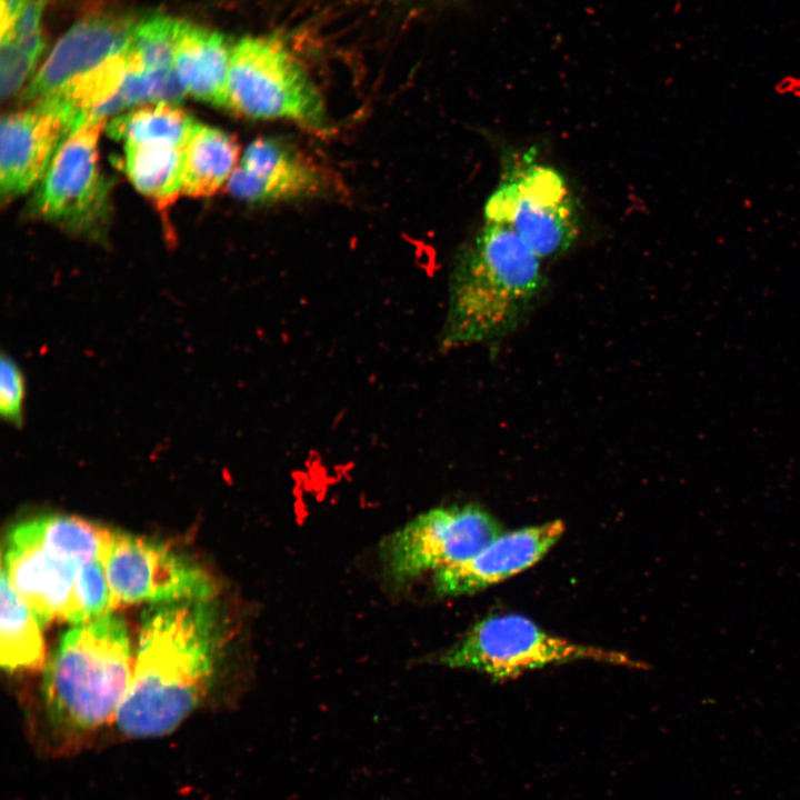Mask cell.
<instances>
[{
    "label": "cell",
    "mask_w": 800,
    "mask_h": 800,
    "mask_svg": "<svg viewBox=\"0 0 800 800\" xmlns=\"http://www.w3.org/2000/svg\"><path fill=\"white\" fill-rule=\"evenodd\" d=\"M212 600L157 603L141 618L129 689L113 722L127 738L174 730L209 692L222 649Z\"/></svg>",
    "instance_id": "6da1fadb"
},
{
    "label": "cell",
    "mask_w": 800,
    "mask_h": 800,
    "mask_svg": "<svg viewBox=\"0 0 800 800\" xmlns=\"http://www.w3.org/2000/svg\"><path fill=\"white\" fill-rule=\"evenodd\" d=\"M133 666L121 618L109 613L69 629L44 671L46 750L54 756L78 750L90 733L113 720Z\"/></svg>",
    "instance_id": "7a4b0ae2"
},
{
    "label": "cell",
    "mask_w": 800,
    "mask_h": 800,
    "mask_svg": "<svg viewBox=\"0 0 800 800\" xmlns=\"http://www.w3.org/2000/svg\"><path fill=\"white\" fill-rule=\"evenodd\" d=\"M541 261L510 228L484 221L457 259L442 347L514 329L544 286Z\"/></svg>",
    "instance_id": "3957f363"
},
{
    "label": "cell",
    "mask_w": 800,
    "mask_h": 800,
    "mask_svg": "<svg viewBox=\"0 0 800 800\" xmlns=\"http://www.w3.org/2000/svg\"><path fill=\"white\" fill-rule=\"evenodd\" d=\"M441 664L509 680L531 670L573 661H594L646 669L619 651L578 643L556 636L517 613L491 614L476 622L439 656Z\"/></svg>",
    "instance_id": "277c9868"
},
{
    "label": "cell",
    "mask_w": 800,
    "mask_h": 800,
    "mask_svg": "<svg viewBox=\"0 0 800 800\" xmlns=\"http://www.w3.org/2000/svg\"><path fill=\"white\" fill-rule=\"evenodd\" d=\"M483 213L484 221L510 228L541 259L568 251L580 232L578 202L567 180L533 159L506 170Z\"/></svg>",
    "instance_id": "5b68a950"
},
{
    "label": "cell",
    "mask_w": 800,
    "mask_h": 800,
    "mask_svg": "<svg viewBox=\"0 0 800 800\" xmlns=\"http://www.w3.org/2000/svg\"><path fill=\"white\" fill-rule=\"evenodd\" d=\"M227 108L257 119H289L322 129V98L301 64L274 38L248 37L231 48Z\"/></svg>",
    "instance_id": "8992f818"
},
{
    "label": "cell",
    "mask_w": 800,
    "mask_h": 800,
    "mask_svg": "<svg viewBox=\"0 0 800 800\" xmlns=\"http://www.w3.org/2000/svg\"><path fill=\"white\" fill-rule=\"evenodd\" d=\"M501 532L479 506L437 507L384 538L379 549L382 569L392 582L408 583L470 559Z\"/></svg>",
    "instance_id": "52a82bcc"
},
{
    "label": "cell",
    "mask_w": 800,
    "mask_h": 800,
    "mask_svg": "<svg viewBox=\"0 0 800 800\" xmlns=\"http://www.w3.org/2000/svg\"><path fill=\"white\" fill-rule=\"evenodd\" d=\"M114 606L213 600V578L196 560L168 544L113 533L104 558Z\"/></svg>",
    "instance_id": "ba28073f"
},
{
    "label": "cell",
    "mask_w": 800,
    "mask_h": 800,
    "mask_svg": "<svg viewBox=\"0 0 800 800\" xmlns=\"http://www.w3.org/2000/svg\"><path fill=\"white\" fill-rule=\"evenodd\" d=\"M106 119H90L58 147L33 199L44 220L81 230L93 226L107 204V183L99 169V136Z\"/></svg>",
    "instance_id": "9c48e42d"
},
{
    "label": "cell",
    "mask_w": 800,
    "mask_h": 800,
    "mask_svg": "<svg viewBox=\"0 0 800 800\" xmlns=\"http://www.w3.org/2000/svg\"><path fill=\"white\" fill-rule=\"evenodd\" d=\"M81 566L42 539L30 519L7 534L1 572L43 628L52 620L74 623V584Z\"/></svg>",
    "instance_id": "30bf717a"
},
{
    "label": "cell",
    "mask_w": 800,
    "mask_h": 800,
    "mask_svg": "<svg viewBox=\"0 0 800 800\" xmlns=\"http://www.w3.org/2000/svg\"><path fill=\"white\" fill-rule=\"evenodd\" d=\"M73 131L66 109L52 98L6 114L0 130V194L3 202L29 191Z\"/></svg>",
    "instance_id": "8fae6325"
},
{
    "label": "cell",
    "mask_w": 800,
    "mask_h": 800,
    "mask_svg": "<svg viewBox=\"0 0 800 800\" xmlns=\"http://www.w3.org/2000/svg\"><path fill=\"white\" fill-rule=\"evenodd\" d=\"M564 529L561 520H553L501 532L470 559L436 572V592L458 597L500 583L539 562Z\"/></svg>",
    "instance_id": "7c38bea8"
},
{
    "label": "cell",
    "mask_w": 800,
    "mask_h": 800,
    "mask_svg": "<svg viewBox=\"0 0 800 800\" xmlns=\"http://www.w3.org/2000/svg\"><path fill=\"white\" fill-rule=\"evenodd\" d=\"M138 22L117 14H97L74 23L56 43L27 87L23 101L43 100L76 78L123 52Z\"/></svg>",
    "instance_id": "4fadbf2b"
},
{
    "label": "cell",
    "mask_w": 800,
    "mask_h": 800,
    "mask_svg": "<svg viewBox=\"0 0 800 800\" xmlns=\"http://www.w3.org/2000/svg\"><path fill=\"white\" fill-rule=\"evenodd\" d=\"M323 184L320 169L290 144L261 137L246 149L227 187L230 193L251 202H268L310 196Z\"/></svg>",
    "instance_id": "5bb4252c"
},
{
    "label": "cell",
    "mask_w": 800,
    "mask_h": 800,
    "mask_svg": "<svg viewBox=\"0 0 800 800\" xmlns=\"http://www.w3.org/2000/svg\"><path fill=\"white\" fill-rule=\"evenodd\" d=\"M231 48L221 33L179 20L173 66L184 92L227 108Z\"/></svg>",
    "instance_id": "9a60e30c"
},
{
    "label": "cell",
    "mask_w": 800,
    "mask_h": 800,
    "mask_svg": "<svg viewBox=\"0 0 800 800\" xmlns=\"http://www.w3.org/2000/svg\"><path fill=\"white\" fill-rule=\"evenodd\" d=\"M239 144L221 129L196 123L183 147L182 193L199 198L214 194L237 168Z\"/></svg>",
    "instance_id": "2e32d148"
},
{
    "label": "cell",
    "mask_w": 800,
    "mask_h": 800,
    "mask_svg": "<svg viewBox=\"0 0 800 800\" xmlns=\"http://www.w3.org/2000/svg\"><path fill=\"white\" fill-rule=\"evenodd\" d=\"M0 664L9 672L44 663L43 627L1 572Z\"/></svg>",
    "instance_id": "e0dca14e"
},
{
    "label": "cell",
    "mask_w": 800,
    "mask_h": 800,
    "mask_svg": "<svg viewBox=\"0 0 800 800\" xmlns=\"http://www.w3.org/2000/svg\"><path fill=\"white\" fill-rule=\"evenodd\" d=\"M182 157L183 147L126 144L124 170L136 189L164 210L182 193Z\"/></svg>",
    "instance_id": "ac0fdd59"
},
{
    "label": "cell",
    "mask_w": 800,
    "mask_h": 800,
    "mask_svg": "<svg viewBox=\"0 0 800 800\" xmlns=\"http://www.w3.org/2000/svg\"><path fill=\"white\" fill-rule=\"evenodd\" d=\"M196 121L170 102H153L114 118L107 132L126 144L167 143L184 147Z\"/></svg>",
    "instance_id": "d6986e66"
},
{
    "label": "cell",
    "mask_w": 800,
    "mask_h": 800,
    "mask_svg": "<svg viewBox=\"0 0 800 800\" xmlns=\"http://www.w3.org/2000/svg\"><path fill=\"white\" fill-rule=\"evenodd\" d=\"M179 20L158 16L137 23L126 51L144 71L174 69V47Z\"/></svg>",
    "instance_id": "ffe728a7"
},
{
    "label": "cell",
    "mask_w": 800,
    "mask_h": 800,
    "mask_svg": "<svg viewBox=\"0 0 800 800\" xmlns=\"http://www.w3.org/2000/svg\"><path fill=\"white\" fill-rule=\"evenodd\" d=\"M74 624L96 620L116 608L103 559L91 560L80 567L74 584Z\"/></svg>",
    "instance_id": "44dd1931"
},
{
    "label": "cell",
    "mask_w": 800,
    "mask_h": 800,
    "mask_svg": "<svg viewBox=\"0 0 800 800\" xmlns=\"http://www.w3.org/2000/svg\"><path fill=\"white\" fill-rule=\"evenodd\" d=\"M37 59L11 41H0L1 98L16 94L36 68Z\"/></svg>",
    "instance_id": "7402d4cb"
},
{
    "label": "cell",
    "mask_w": 800,
    "mask_h": 800,
    "mask_svg": "<svg viewBox=\"0 0 800 800\" xmlns=\"http://www.w3.org/2000/svg\"><path fill=\"white\" fill-rule=\"evenodd\" d=\"M24 380L16 362L7 356L0 362V412L3 419L19 423L22 417Z\"/></svg>",
    "instance_id": "603a6c76"
},
{
    "label": "cell",
    "mask_w": 800,
    "mask_h": 800,
    "mask_svg": "<svg viewBox=\"0 0 800 800\" xmlns=\"http://www.w3.org/2000/svg\"><path fill=\"white\" fill-rule=\"evenodd\" d=\"M27 0H1V33L9 31Z\"/></svg>",
    "instance_id": "cb8c5ba5"
}]
</instances>
